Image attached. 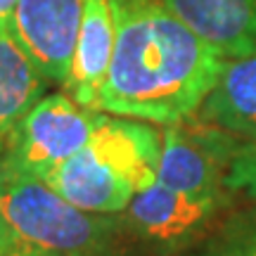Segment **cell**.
<instances>
[{
	"label": "cell",
	"mask_w": 256,
	"mask_h": 256,
	"mask_svg": "<svg viewBox=\"0 0 256 256\" xmlns=\"http://www.w3.org/2000/svg\"><path fill=\"white\" fill-rule=\"evenodd\" d=\"M86 0H19L10 31L50 83L64 86L74 60Z\"/></svg>",
	"instance_id": "8992f818"
},
{
	"label": "cell",
	"mask_w": 256,
	"mask_h": 256,
	"mask_svg": "<svg viewBox=\"0 0 256 256\" xmlns=\"http://www.w3.org/2000/svg\"><path fill=\"white\" fill-rule=\"evenodd\" d=\"M228 188L235 197L256 202V142L238 150L228 171Z\"/></svg>",
	"instance_id": "7c38bea8"
},
{
	"label": "cell",
	"mask_w": 256,
	"mask_h": 256,
	"mask_svg": "<svg viewBox=\"0 0 256 256\" xmlns=\"http://www.w3.org/2000/svg\"><path fill=\"white\" fill-rule=\"evenodd\" d=\"M112 50H114V17L110 0H86L83 17L69 76L64 81V92L74 100L98 110L102 83L107 78Z\"/></svg>",
	"instance_id": "9c48e42d"
},
{
	"label": "cell",
	"mask_w": 256,
	"mask_h": 256,
	"mask_svg": "<svg viewBox=\"0 0 256 256\" xmlns=\"http://www.w3.org/2000/svg\"><path fill=\"white\" fill-rule=\"evenodd\" d=\"M48 81L19 46L8 22H0V156L12 130L48 92Z\"/></svg>",
	"instance_id": "30bf717a"
},
{
	"label": "cell",
	"mask_w": 256,
	"mask_h": 256,
	"mask_svg": "<svg viewBox=\"0 0 256 256\" xmlns=\"http://www.w3.org/2000/svg\"><path fill=\"white\" fill-rule=\"evenodd\" d=\"M100 110L83 107L66 92H46L12 130L0 156V176L43 180L90 140Z\"/></svg>",
	"instance_id": "277c9868"
},
{
	"label": "cell",
	"mask_w": 256,
	"mask_h": 256,
	"mask_svg": "<svg viewBox=\"0 0 256 256\" xmlns=\"http://www.w3.org/2000/svg\"><path fill=\"white\" fill-rule=\"evenodd\" d=\"M0 256H26V254H22V252H0Z\"/></svg>",
	"instance_id": "5bb4252c"
},
{
	"label": "cell",
	"mask_w": 256,
	"mask_h": 256,
	"mask_svg": "<svg viewBox=\"0 0 256 256\" xmlns=\"http://www.w3.org/2000/svg\"><path fill=\"white\" fill-rule=\"evenodd\" d=\"M200 256H256V202L216 220Z\"/></svg>",
	"instance_id": "8fae6325"
},
{
	"label": "cell",
	"mask_w": 256,
	"mask_h": 256,
	"mask_svg": "<svg viewBox=\"0 0 256 256\" xmlns=\"http://www.w3.org/2000/svg\"><path fill=\"white\" fill-rule=\"evenodd\" d=\"M162 130L154 124L102 112L90 140L43 178L74 206L119 216L138 192L154 183Z\"/></svg>",
	"instance_id": "7a4b0ae2"
},
{
	"label": "cell",
	"mask_w": 256,
	"mask_h": 256,
	"mask_svg": "<svg viewBox=\"0 0 256 256\" xmlns=\"http://www.w3.org/2000/svg\"><path fill=\"white\" fill-rule=\"evenodd\" d=\"M19 0H0V22H10Z\"/></svg>",
	"instance_id": "4fadbf2b"
},
{
	"label": "cell",
	"mask_w": 256,
	"mask_h": 256,
	"mask_svg": "<svg viewBox=\"0 0 256 256\" xmlns=\"http://www.w3.org/2000/svg\"><path fill=\"white\" fill-rule=\"evenodd\" d=\"M230 204L232 200L194 197L154 180L138 192L119 218L130 244L154 256H171L209 235L216 218Z\"/></svg>",
	"instance_id": "5b68a950"
},
{
	"label": "cell",
	"mask_w": 256,
	"mask_h": 256,
	"mask_svg": "<svg viewBox=\"0 0 256 256\" xmlns=\"http://www.w3.org/2000/svg\"><path fill=\"white\" fill-rule=\"evenodd\" d=\"M223 60L256 55V0H164Z\"/></svg>",
	"instance_id": "52a82bcc"
},
{
	"label": "cell",
	"mask_w": 256,
	"mask_h": 256,
	"mask_svg": "<svg viewBox=\"0 0 256 256\" xmlns=\"http://www.w3.org/2000/svg\"><path fill=\"white\" fill-rule=\"evenodd\" d=\"M119 216L90 214L38 178L0 176V252L26 256H126Z\"/></svg>",
	"instance_id": "3957f363"
},
{
	"label": "cell",
	"mask_w": 256,
	"mask_h": 256,
	"mask_svg": "<svg viewBox=\"0 0 256 256\" xmlns=\"http://www.w3.org/2000/svg\"><path fill=\"white\" fill-rule=\"evenodd\" d=\"M110 2L114 50L98 110L156 126L190 119L226 60L192 34L164 0Z\"/></svg>",
	"instance_id": "6da1fadb"
},
{
	"label": "cell",
	"mask_w": 256,
	"mask_h": 256,
	"mask_svg": "<svg viewBox=\"0 0 256 256\" xmlns=\"http://www.w3.org/2000/svg\"><path fill=\"white\" fill-rule=\"evenodd\" d=\"M190 119L218 128L242 145L256 142V55L226 60L218 78Z\"/></svg>",
	"instance_id": "ba28073f"
}]
</instances>
